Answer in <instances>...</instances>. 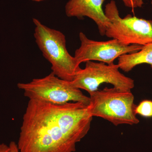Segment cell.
Returning <instances> with one entry per match:
<instances>
[{"label": "cell", "instance_id": "ba28073f", "mask_svg": "<svg viewBox=\"0 0 152 152\" xmlns=\"http://www.w3.org/2000/svg\"><path fill=\"white\" fill-rule=\"evenodd\" d=\"M105 0H69L65 6L68 17L79 19L86 17L92 20L97 26L101 35H105L107 28L110 24L103 9Z\"/></svg>", "mask_w": 152, "mask_h": 152}, {"label": "cell", "instance_id": "277c9868", "mask_svg": "<svg viewBox=\"0 0 152 152\" xmlns=\"http://www.w3.org/2000/svg\"><path fill=\"white\" fill-rule=\"evenodd\" d=\"M20 89L29 99L38 100L54 104L80 102L89 105V97L80 89L74 87L71 81L58 77L53 72L44 77L33 79L29 83H19Z\"/></svg>", "mask_w": 152, "mask_h": 152}, {"label": "cell", "instance_id": "52a82bcc", "mask_svg": "<svg viewBox=\"0 0 152 152\" xmlns=\"http://www.w3.org/2000/svg\"><path fill=\"white\" fill-rule=\"evenodd\" d=\"M80 46L75 52L76 62L80 65L88 61H99L107 64H114L117 58L123 55L139 51L142 46L126 45L115 39L106 41L90 39L83 33L80 32Z\"/></svg>", "mask_w": 152, "mask_h": 152}, {"label": "cell", "instance_id": "7a4b0ae2", "mask_svg": "<svg viewBox=\"0 0 152 152\" xmlns=\"http://www.w3.org/2000/svg\"><path fill=\"white\" fill-rule=\"evenodd\" d=\"M34 37L43 56L51 64L52 72L60 78L72 81L81 68L71 56L66 46L65 36L58 30L33 18Z\"/></svg>", "mask_w": 152, "mask_h": 152}, {"label": "cell", "instance_id": "7c38bea8", "mask_svg": "<svg viewBox=\"0 0 152 152\" xmlns=\"http://www.w3.org/2000/svg\"><path fill=\"white\" fill-rule=\"evenodd\" d=\"M10 149L11 152H20L18 148V145L15 142H11L10 143Z\"/></svg>", "mask_w": 152, "mask_h": 152}, {"label": "cell", "instance_id": "3957f363", "mask_svg": "<svg viewBox=\"0 0 152 152\" xmlns=\"http://www.w3.org/2000/svg\"><path fill=\"white\" fill-rule=\"evenodd\" d=\"M89 94L93 117L103 118L115 126L140 122L135 113L136 106L132 91L106 87Z\"/></svg>", "mask_w": 152, "mask_h": 152}, {"label": "cell", "instance_id": "9c48e42d", "mask_svg": "<svg viewBox=\"0 0 152 152\" xmlns=\"http://www.w3.org/2000/svg\"><path fill=\"white\" fill-rule=\"evenodd\" d=\"M146 64L152 69V43L142 46L139 51L126 54L118 58V65L124 72H130L136 66Z\"/></svg>", "mask_w": 152, "mask_h": 152}, {"label": "cell", "instance_id": "30bf717a", "mask_svg": "<svg viewBox=\"0 0 152 152\" xmlns=\"http://www.w3.org/2000/svg\"><path fill=\"white\" fill-rule=\"evenodd\" d=\"M136 115L145 118L152 117V101L145 100L142 101L138 106H136L135 109Z\"/></svg>", "mask_w": 152, "mask_h": 152}, {"label": "cell", "instance_id": "8fae6325", "mask_svg": "<svg viewBox=\"0 0 152 152\" xmlns=\"http://www.w3.org/2000/svg\"><path fill=\"white\" fill-rule=\"evenodd\" d=\"M125 6L127 7L134 9L141 7L144 4L143 0H121Z\"/></svg>", "mask_w": 152, "mask_h": 152}, {"label": "cell", "instance_id": "8992f818", "mask_svg": "<svg viewBox=\"0 0 152 152\" xmlns=\"http://www.w3.org/2000/svg\"><path fill=\"white\" fill-rule=\"evenodd\" d=\"M119 69L118 64H107L88 61L84 69L77 73L71 83L77 88L88 93L97 91L104 83L111 84L118 89L132 91L134 87V80L121 73Z\"/></svg>", "mask_w": 152, "mask_h": 152}, {"label": "cell", "instance_id": "5bb4252c", "mask_svg": "<svg viewBox=\"0 0 152 152\" xmlns=\"http://www.w3.org/2000/svg\"><path fill=\"white\" fill-rule=\"evenodd\" d=\"M33 1L37 2H39L43 1H47V0H31Z\"/></svg>", "mask_w": 152, "mask_h": 152}, {"label": "cell", "instance_id": "4fadbf2b", "mask_svg": "<svg viewBox=\"0 0 152 152\" xmlns=\"http://www.w3.org/2000/svg\"><path fill=\"white\" fill-rule=\"evenodd\" d=\"M0 152H11L10 146L4 143L0 144Z\"/></svg>", "mask_w": 152, "mask_h": 152}, {"label": "cell", "instance_id": "6da1fadb", "mask_svg": "<svg viewBox=\"0 0 152 152\" xmlns=\"http://www.w3.org/2000/svg\"><path fill=\"white\" fill-rule=\"evenodd\" d=\"M89 105L29 99L17 144L19 151L75 152L76 144L91 128L93 117Z\"/></svg>", "mask_w": 152, "mask_h": 152}, {"label": "cell", "instance_id": "5b68a950", "mask_svg": "<svg viewBox=\"0 0 152 152\" xmlns=\"http://www.w3.org/2000/svg\"><path fill=\"white\" fill-rule=\"evenodd\" d=\"M106 16L110 24L105 35L126 45L144 46L152 43V20L128 15L120 17L115 2L111 0L105 6Z\"/></svg>", "mask_w": 152, "mask_h": 152}]
</instances>
